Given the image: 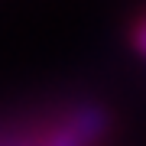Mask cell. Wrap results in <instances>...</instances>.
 <instances>
[{"instance_id": "7a4b0ae2", "label": "cell", "mask_w": 146, "mask_h": 146, "mask_svg": "<svg viewBox=\"0 0 146 146\" xmlns=\"http://www.w3.org/2000/svg\"><path fill=\"white\" fill-rule=\"evenodd\" d=\"M130 46H133V52L146 58V16H140V20L133 23V29H130Z\"/></svg>"}, {"instance_id": "6da1fadb", "label": "cell", "mask_w": 146, "mask_h": 146, "mask_svg": "<svg viewBox=\"0 0 146 146\" xmlns=\"http://www.w3.org/2000/svg\"><path fill=\"white\" fill-rule=\"evenodd\" d=\"M110 127H114L110 110L98 101H84V104L58 110L55 117L42 120L39 127H29L23 133L33 146H101Z\"/></svg>"}]
</instances>
